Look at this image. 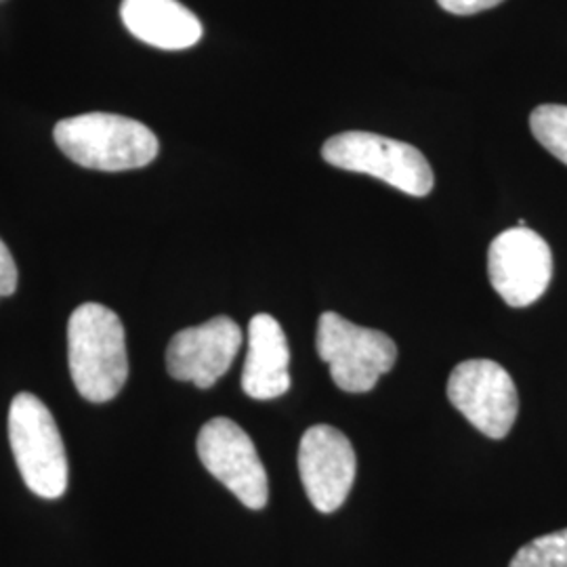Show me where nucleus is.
I'll return each instance as SVG.
<instances>
[{"mask_svg":"<svg viewBox=\"0 0 567 567\" xmlns=\"http://www.w3.org/2000/svg\"><path fill=\"white\" fill-rule=\"evenodd\" d=\"M529 128L536 142L567 166V105L547 103L532 112Z\"/></svg>","mask_w":567,"mask_h":567,"instance_id":"13","label":"nucleus"},{"mask_svg":"<svg viewBox=\"0 0 567 567\" xmlns=\"http://www.w3.org/2000/svg\"><path fill=\"white\" fill-rule=\"evenodd\" d=\"M126 30L156 49L182 51L203 39V23L179 0H122Z\"/></svg>","mask_w":567,"mask_h":567,"instance_id":"12","label":"nucleus"},{"mask_svg":"<svg viewBox=\"0 0 567 567\" xmlns=\"http://www.w3.org/2000/svg\"><path fill=\"white\" fill-rule=\"evenodd\" d=\"M9 442L25 486L55 501L68 487V456L51 410L32 393H20L9 408Z\"/></svg>","mask_w":567,"mask_h":567,"instance_id":"3","label":"nucleus"},{"mask_svg":"<svg viewBox=\"0 0 567 567\" xmlns=\"http://www.w3.org/2000/svg\"><path fill=\"white\" fill-rule=\"evenodd\" d=\"M18 290V265L11 250L0 240V299L11 297Z\"/></svg>","mask_w":567,"mask_h":567,"instance_id":"15","label":"nucleus"},{"mask_svg":"<svg viewBox=\"0 0 567 567\" xmlns=\"http://www.w3.org/2000/svg\"><path fill=\"white\" fill-rule=\"evenodd\" d=\"M358 471V458L343 431L330 425L309 426L299 446V475L307 498L320 513L343 507Z\"/></svg>","mask_w":567,"mask_h":567,"instance_id":"9","label":"nucleus"},{"mask_svg":"<svg viewBox=\"0 0 567 567\" xmlns=\"http://www.w3.org/2000/svg\"><path fill=\"white\" fill-rule=\"evenodd\" d=\"M487 276L511 307L536 303L553 278L550 246L529 227L507 229L487 248Z\"/></svg>","mask_w":567,"mask_h":567,"instance_id":"8","label":"nucleus"},{"mask_svg":"<svg viewBox=\"0 0 567 567\" xmlns=\"http://www.w3.org/2000/svg\"><path fill=\"white\" fill-rule=\"evenodd\" d=\"M243 347V330L231 318L217 316L177 332L166 349L168 374L177 381L210 389L231 368Z\"/></svg>","mask_w":567,"mask_h":567,"instance_id":"10","label":"nucleus"},{"mask_svg":"<svg viewBox=\"0 0 567 567\" xmlns=\"http://www.w3.org/2000/svg\"><path fill=\"white\" fill-rule=\"evenodd\" d=\"M53 137L72 163L103 173L143 168L154 163L161 147L143 122L105 112L58 122Z\"/></svg>","mask_w":567,"mask_h":567,"instance_id":"2","label":"nucleus"},{"mask_svg":"<svg viewBox=\"0 0 567 567\" xmlns=\"http://www.w3.org/2000/svg\"><path fill=\"white\" fill-rule=\"evenodd\" d=\"M322 158L337 168L377 177L414 198L426 196L435 182L421 150L364 131H347L330 137L322 147Z\"/></svg>","mask_w":567,"mask_h":567,"instance_id":"5","label":"nucleus"},{"mask_svg":"<svg viewBox=\"0 0 567 567\" xmlns=\"http://www.w3.org/2000/svg\"><path fill=\"white\" fill-rule=\"evenodd\" d=\"M508 567H567V527L527 543Z\"/></svg>","mask_w":567,"mask_h":567,"instance_id":"14","label":"nucleus"},{"mask_svg":"<svg viewBox=\"0 0 567 567\" xmlns=\"http://www.w3.org/2000/svg\"><path fill=\"white\" fill-rule=\"evenodd\" d=\"M316 347L320 360L330 365L334 385L347 393L372 391L398 360V347L389 334L353 324L334 311L320 316Z\"/></svg>","mask_w":567,"mask_h":567,"instance_id":"4","label":"nucleus"},{"mask_svg":"<svg viewBox=\"0 0 567 567\" xmlns=\"http://www.w3.org/2000/svg\"><path fill=\"white\" fill-rule=\"evenodd\" d=\"M447 400L486 437L503 440L515 425L519 395L507 370L492 360H466L447 379Z\"/></svg>","mask_w":567,"mask_h":567,"instance_id":"6","label":"nucleus"},{"mask_svg":"<svg viewBox=\"0 0 567 567\" xmlns=\"http://www.w3.org/2000/svg\"><path fill=\"white\" fill-rule=\"evenodd\" d=\"M121 318L105 305L84 303L68 324V362L74 386L91 404L114 400L128 379Z\"/></svg>","mask_w":567,"mask_h":567,"instance_id":"1","label":"nucleus"},{"mask_svg":"<svg viewBox=\"0 0 567 567\" xmlns=\"http://www.w3.org/2000/svg\"><path fill=\"white\" fill-rule=\"evenodd\" d=\"M440 7L452 16H475L486 9H492L505 0H437Z\"/></svg>","mask_w":567,"mask_h":567,"instance_id":"16","label":"nucleus"},{"mask_svg":"<svg viewBox=\"0 0 567 567\" xmlns=\"http://www.w3.org/2000/svg\"><path fill=\"white\" fill-rule=\"evenodd\" d=\"M198 456L244 507L261 511L269 501V480L259 452L243 426L229 419H213L198 433Z\"/></svg>","mask_w":567,"mask_h":567,"instance_id":"7","label":"nucleus"},{"mask_svg":"<svg viewBox=\"0 0 567 567\" xmlns=\"http://www.w3.org/2000/svg\"><path fill=\"white\" fill-rule=\"evenodd\" d=\"M290 349L282 326L269 313H257L248 324V353L243 370L244 393L267 402L290 389Z\"/></svg>","mask_w":567,"mask_h":567,"instance_id":"11","label":"nucleus"}]
</instances>
